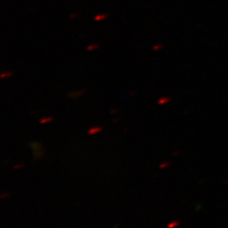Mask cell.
Listing matches in <instances>:
<instances>
[{
    "instance_id": "6da1fadb",
    "label": "cell",
    "mask_w": 228,
    "mask_h": 228,
    "mask_svg": "<svg viewBox=\"0 0 228 228\" xmlns=\"http://www.w3.org/2000/svg\"><path fill=\"white\" fill-rule=\"evenodd\" d=\"M30 147L32 149V151H33V157L35 160H40L42 157L44 156V150H43V147H42V145L40 143H37V142H32V143H30Z\"/></svg>"
},
{
    "instance_id": "7a4b0ae2",
    "label": "cell",
    "mask_w": 228,
    "mask_h": 228,
    "mask_svg": "<svg viewBox=\"0 0 228 228\" xmlns=\"http://www.w3.org/2000/svg\"><path fill=\"white\" fill-rule=\"evenodd\" d=\"M84 93H85V90H74V91H70V92H68L67 95L71 99H77V98H79V97L82 96Z\"/></svg>"
},
{
    "instance_id": "3957f363",
    "label": "cell",
    "mask_w": 228,
    "mask_h": 228,
    "mask_svg": "<svg viewBox=\"0 0 228 228\" xmlns=\"http://www.w3.org/2000/svg\"><path fill=\"white\" fill-rule=\"evenodd\" d=\"M102 130H103L102 126H91V128L87 130V134L89 136H93V135L97 134V133L101 132Z\"/></svg>"
},
{
    "instance_id": "277c9868",
    "label": "cell",
    "mask_w": 228,
    "mask_h": 228,
    "mask_svg": "<svg viewBox=\"0 0 228 228\" xmlns=\"http://www.w3.org/2000/svg\"><path fill=\"white\" fill-rule=\"evenodd\" d=\"M53 120V117H51V116H46V117H43V118L40 120L39 124H41V125H45V124H48V123L51 122Z\"/></svg>"
},
{
    "instance_id": "5b68a950",
    "label": "cell",
    "mask_w": 228,
    "mask_h": 228,
    "mask_svg": "<svg viewBox=\"0 0 228 228\" xmlns=\"http://www.w3.org/2000/svg\"><path fill=\"white\" fill-rule=\"evenodd\" d=\"M169 101H170L169 97H161V98L158 100V105L162 106V105H165V104H167Z\"/></svg>"
},
{
    "instance_id": "8992f818",
    "label": "cell",
    "mask_w": 228,
    "mask_h": 228,
    "mask_svg": "<svg viewBox=\"0 0 228 228\" xmlns=\"http://www.w3.org/2000/svg\"><path fill=\"white\" fill-rule=\"evenodd\" d=\"M107 18V14H97L95 15V17H94V20L95 21H102L104 19Z\"/></svg>"
},
{
    "instance_id": "52a82bcc",
    "label": "cell",
    "mask_w": 228,
    "mask_h": 228,
    "mask_svg": "<svg viewBox=\"0 0 228 228\" xmlns=\"http://www.w3.org/2000/svg\"><path fill=\"white\" fill-rule=\"evenodd\" d=\"M179 224H180V221L179 220H172L167 224V228H176Z\"/></svg>"
},
{
    "instance_id": "ba28073f",
    "label": "cell",
    "mask_w": 228,
    "mask_h": 228,
    "mask_svg": "<svg viewBox=\"0 0 228 228\" xmlns=\"http://www.w3.org/2000/svg\"><path fill=\"white\" fill-rule=\"evenodd\" d=\"M12 75V72L11 70H7V71H4V72H2L1 74V79H6V78H9Z\"/></svg>"
},
{
    "instance_id": "9c48e42d",
    "label": "cell",
    "mask_w": 228,
    "mask_h": 228,
    "mask_svg": "<svg viewBox=\"0 0 228 228\" xmlns=\"http://www.w3.org/2000/svg\"><path fill=\"white\" fill-rule=\"evenodd\" d=\"M99 48V44H91V45H89L87 47V51H94V50H96V48Z\"/></svg>"
},
{
    "instance_id": "30bf717a",
    "label": "cell",
    "mask_w": 228,
    "mask_h": 228,
    "mask_svg": "<svg viewBox=\"0 0 228 228\" xmlns=\"http://www.w3.org/2000/svg\"><path fill=\"white\" fill-rule=\"evenodd\" d=\"M169 165H170V162H162V164H160L159 168L160 169H165V168L168 167Z\"/></svg>"
},
{
    "instance_id": "8fae6325",
    "label": "cell",
    "mask_w": 228,
    "mask_h": 228,
    "mask_svg": "<svg viewBox=\"0 0 228 228\" xmlns=\"http://www.w3.org/2000/svg\"><path fill=\"white\" fill-rule=\"evenodd\" d=\"M153 51H158V50H161V48H162V44H157V45H155V46H153Z\"/></svg>"
},
{
    "instance_id": "7c38bea8",
    "label": "cell",
    "mask_w": 228,
    "mask_h": 228,
    "mask_svg": "<svg viewBox=\"0 0 228 228\" xmlns=\"http://www.w3.org/2000/svg\"><path fill=\"white\" fill-rule=\"evenodd\" d=\"M10 196H11V193H9V192H6V193H3L1 195V199H6V198H9Z\"/></svg>"
},
{
    "instance_id": "4fadbf2b",
    "label": "cell",
    "mask_w": 228,
    "mask_h": 228,
    "mask_svg": "<svg viewBox=\"0 0 228 228\" xmlns=\"http://www.w3.org/2000/svg\"><path fill=\"white\" fill-rule=\"evenodd\" d=\"M24 164H18V165H15L14 167V169H19V168H22L23 167H24Z\"/></svg>"
},
{
    "instance_id": "5bb4252c",
    "label": "cell",
    "mask_w": 228,
    "mask_h": 228,
    "mask_svg": "<svg viewBox=\"0 0 228 228\" xmlns=\"http://www.w3.org/2000/svg\"><path fill=\"white\" fill-rule=\"evenodd\" d=\"M77 16H78V14H71V15L70 16V17L71 19H72V18H75V17H77Z\"/></svg>"
},
{
    "instance_id": "9a60e30c",
    "label": "cell",
    "mask_w": 228,
    "mask_h": 228,
    "mask_svg": "<svg viewBox=\"0 0 228 228\" xmlns=\"http://www.w3.org/2000/svg\"><path fill=\"white\" fill-rule=\"evenodd\" d=\"M178 154H180V151H174L172 155H173V156H177Z\"/></svg>"
},
{
    "instance_id": "2e32d148",
    "label": "cell",
    "mask_w": 228,
    "mask_h": 228,
    "mask_svg": "<svg viewBox=\"0 0 228 228\" xmlns=\"http://www.w3.org/2000/svg\"><path fill=\"white\" fill-rule=\"evenodd\" d=\"M117 111H118V109H112L111 111H110V113L111 114H113V113H116Z\"/></svg>"
}]
</instances>
